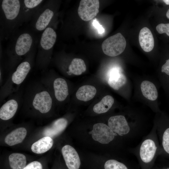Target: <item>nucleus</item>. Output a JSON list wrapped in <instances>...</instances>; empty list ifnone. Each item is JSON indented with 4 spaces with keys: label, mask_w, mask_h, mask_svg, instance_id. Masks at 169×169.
I'll use <instances>...</instances> for the list:
<instances>
[{
    "label": "nucleus",
    "mask_w": 169,
    "mask_h": 169,
    "mask_svg": "<svg viewBox=\"0 0 169 169\" xmlns=\"http://www.w3.org/2000/svg\"><path fill=\"white\" fill-rule=\"evenodd\" d=\"M108 125L119 136L128 138L129 140L138 135L141 130L137 125L129 123L125 117L122 115L110 117Z\"/></svg>",
    "instance_id": "nucleus-5"
},
{
    "label": "nucleus",
    "mask_w": 169,
    "mask_h": 169,
    "mask_svg": "<svg viewBox=\"0 0 169 169\" xmlns=\"http://www.w3.org/2000/svg\"><path fill=\"white\" fill-rule=\"evenodd\" d=\"M86 66L84 61L79 58H74L71 61L66 73L68 75H80L85 72Z\"/></svg>",
    "instance_id": "nucleus-21"
},
{
    "label": "nucleus",
    "mask_w": 169,
    "mask_h": 169,
    "mask_svg": "<svg viewBox=\"0 0 169 169\" xmlns=\"http://www.w3.org/2000/svg\"><path fill=\"white\" fill-rule=\"evenodd\" d=\"M128 151L142 163L148 165L152 163L161 152L155 124L150 132L143 138L137 146L129 148Z\"/></svg>",
    "instance_id": "nucleus-2"
},
{
    "label": "nucleus",
    "mask_w": 169,
    "mask_h": 169,
    "mask_svg": "<svg viewBox=\"0 0 169 169\" xmlns=\"http://www.w3.org/2000/svg\"><path fill=\"white\" fill-rule=\"evenodd\" d=\"M33 41L31 35L28 33H24L19 36L16 43L15 51L18 56H23L29 50Z\"/></svg>",
    "instance_id": "nucleus-15"
},
{
    "label": "nucleus",
    "mask_w": 169,
    "mask_h": 169,
    "mask_svg": "<svg viewBox=\"0 0 169 169\" xmlns=\"http://www.w3.org/2000/svg\"><path fill=\"white\" fill-rule=\"evenodd\" d=\"M141 89L143 95L147 99L154 101L158 97V92L155 85L151 82L143 81L141 84Z\"/></svg>",
    "instance_id": "nucleus-19"
},
{
    "label": "nucleus",
    "mask_w": 169,
    "mask_h": 169,
    "mask_svg": "<svg viewBox=\"0 0 169 169\" xmlns=\"http://www.w3.org/2000/svg\"><path fill=\"white\" fill-rule=\"evenodd\" d=\"M62 153L69 169H79L80 161L78 154L74 147L66 145L62 147Z\"/></svg>",
    "instance_id": "nucleus-10"
},
{
    "label": "nucleus",
    "mask_w": 169,
    "mask_h": 169,
    "mask_svg": "<svg viewBox=\"0 0 169 169\" xmlns=\"http://www.w3.org/2000/svg\"><path fill=\"white\" fill-rule=\"evenodd\" d=\"M57 35L54 30L48 27L44 30L40 39V45L45 50L51 49L54 45L56 39Z\"/></svg>",
    "instance_id": "nucleus-16"
},
{
    "label": "nucleus",
    "mask_w": 169,
    "mask_h": 169,
    "mask_svg": "<svg viewBox=\"0 0 169 169\" xmlns=\"http://www.w3.org/2000/svg\"><path fill=\"white\" fill-rule=\"evenodd\" d=\"M53 12L49 9H45L40 15L35 24L37 29L42 31L45 29L54 15Z\"/></svg>",
    "instance_id": "nucleus-24"
},
{
    "label": "nucleus",
    "mask_w": 169,
    "mask_h": 169,
    "mask_svg": "<svg viewBox=\"0 0 169 169\" xmlns=\"http://www.w3.org/2000/svg\"><path fill=\"white\" fill-rule=\"evenodd\" d=\"M161 141L163 150L165 152L169 154V127L162 131Z\"/></svg>",
    "instance_id": "nucleus-26"
},
{
    "label": "nucleus",
    "mask_w": 169,
    "mask_h": 169,
    "mask_svg": "<svg viewBox=\"0 0 169 169\" xmlns=\"http://www.w3.org/2000/svg\"><path fill=\"white\" fill-rule=\"evenodd\" d=\"M166 4L169 5V0H163L162 1Z\"/></svg>",
    "instance_id": "nucleus-33"
},
{
    "label": "nucleus",
    "mask_w": 169,
    "mask_h": 169,
    "mask_svg": "<svg viewBox=\"0 0 169 169\" xmlns=\"http://www.w3.org/2000/svg\"><path fill=\"white\" fill-rule=\"evenodd\" d=\"M98 0H81L78 8V14L83 20L88 21L95 17L99 12Z\"/></svg>",
    "instance_id": "nucleus-9"
},
{
    "label": "nucleus",
    "mask_w": 169,
    "mask_h": 169,
    "mask_svg": "<svg viewBox=\"0 0 169 169\" xmlns=\"http://www.w3.org/2000/svg\"><path fill=\"white\" fill-rule=\"evenodd\" d=\"M68 123L67 120L64 118L58 119L45 129L43 134L45 136L50 137L56 136L64 130Z\"/></svg>",
    "instance_id": "nucleus-13"
},
{
    "label": "nucleus",
    "mask_w": 169,
    "mask_h": 169,
    "mask_svg": "<svg viewBox=\"0 0 169 169\" xmlns=\"http://www.w3.org/2000/svg\"><path fill=\"white\" fill-rule=\"evenodd\" d=\"M29 61L21 63L16 69L11 73L5 82L1 86L0 102H2L10 95L17 92L31 69Z\"/></svg>",
    "instance_id": "nucleus-3"
},
{
    "label": "nucleus",
    "mask_w": 169,
    "mask_h": 169,
    "mask_svg": "<svg viewBox=\"0 0 169 169\" xmlns=\"http://www.w3.org/2000/svg\"><path fill=\"white\" fill-rule=\"evenodd\" d=\"M104 168L105 169H128L124 163L113 159L107 160L105 164Z\"/></svg>",
    "instance_id": "nucleus-25"
},
{
    "label": "nucleus",
    "mask_w": 169,
    "mask_h": 169,
    "mask_svg": "<svg viewBox=\"0 0 169 169\" xmlns=\"http://www.w3.org/2000/svg\"><path fill=\"white\" fill-rule=\"evenodd\" d=\"M96 91L94 86L88 85H84L79 88L76 92V96L78 99L87 101L94 97Z\"/></svg>",
    "instance_id": "nucleus-20"
},
{
    "label": "nucleus",
    "mask_w": 169,
    "mask_h": 169,
    "mask_svg": "<svg viewBox=\"0 0 169 169\" xmlns=\"http://www.w3.org/2000/svg\"><path fill=\"white\" fill-rule=\"evenodd\" d=\"M93 25L97 29L99 33L101 34L105 32V29L102 25L100 24L98 21L95 18L93 22Z\"/></svg>",
    "instance_id": "nucleus-31"
},
{
    "label": "nucleus",
    "mask_w": 169,
    "mask_h": 169,
    "mask_svg": "<svg viewBox=\"0 0 169 169\" xmlns=\"http://www.w3.org/2000/svg\"><path fill=\"white\" fill-rule=\"evenodd\" d=\"M156 29L159 34L166 33L169 37V23H161L158 24Z\"/></svg>",
    "instance_id": "nucleus-27"
},
{
    "label": "nucleus",
    "mask_w": 169,
    "mask_h": 169,
    "mask_svg": "<svg viewBox=\"0 0 169 169\" xmlns=\"http://www.w3.org/2000/svg\"><path fill=\"white\" fill-rule=\"evenodd\" d=\"M169 169V167H168L167 168H165V169Z\"/></svg>",
    "instance_id": "nucleus-34"
},
{
    "label": "nucleus",
    "mask_w": 169,
    "mask_h": 169,
    "mask_svg": "<svg viewBox=\"0 0 169 169\" xmlns=\"http://www.w3.org/2000/svg\"><path fill=\"white\" fill-rule=\"evenodd\" d=\"M90 133L94 140L104 144H108L112 142L115 137L118 135L108 125L100 123L94 124Z\"/></svg>",
    "instance_id": "nucleus-8"
},
{
    "label": "nucleus",
    "mask_w": 169,
    "mask_h": 169,
    "mask_svg": "<svg viewBox=\"0 0 169 169\" xmlns=\"http://www.w3.org/2000/svg\"><path fill=\"white\" fill-rule=\"evenodd\" d=\"M108 78V84L116 90L123 86L127 81L126 76L118 68L111 69L109 72Z\"/></svg>",
    "instance_id": "nucleus-11"
},
{
    "label": "nucleus",
    "mask_w": 169,
    "mask_h": 169,
    "mask_svg": "<svg viewBox=\"0 0 169 169\" xmlns=\"http://www.w3.org/2000/svg\"><path fill=\"white\" fill-rule=\"evenodd\" d=\"M2 7L6 18L13 20L18 15L20 9V3L18 0H4Z\"/></svg>",
    "instance_id": "nucleus-14"
},
{
    "label": "nucleus",
    "mask_w": 169,
    "mask_h": 169,
    "mask_svg": "<svg viewBox=\"0 0 169 169\" xmlns=\"http://www.w3.org/2000/svg\"><path fill=\"white\" fill-rule=\"evenodd\" d=\"M114 102V99L112 96L106 95L100 101L94 105L93 108V110L97 114L105 113L111 107Z\"/></svg>",
    "instance_id": "nucleus-22"
},
{
    "label": "nucleus",
    "mask_w": 169,
    "mask_h": 169,
    "mask_svg": "<svg viewBox=\"0 0 169 169\" xmlns=\"http://www.w3.org/2000/svg\"><path fill=\"white\" fill-rule=\"evenodd\" d=\"M23 90L21 88L17 92L10 95L5 100L0 109L1 120H8L14 116L20 103L23 102Z\"/></svg>",
    "instance_id": "nucleus-6"
},
{
    "label": "nucleus",
    "mask_w": 169,
    "mask_h": 169,
    "mask_svg": "<svg viewBox=\"0 0 169 169\" xmlns=\"http://www.w3.org/2000/svg\"><path fill=\"white\" fill-rule=\"evenodd\" d=\"M139 40L140 46L144 51L149 52L153 49L154 46V38L148 28L145 27L140 30Z\"/></svg>",
    "instance_id": "nucleus-12"
},
{
    "label": "nucleus",
    "mask_w": 169,
    "mask_h": 169,
    "mask_svg": "<svg viewBox=\"0 0 169 169\" xmlns=\"http://www.w3.org/2000/svg\"><path fill=\"white\" fill-rule=\"evenodd\" d=\"M161 72L166 77L169 78V58L165 61L161 68Z\"/></svg>",
    "instance_id": "nucleus-29"
},
{
    "label": "nucleus",
    "mask_w": 169,
    "mask_h": 169,
    "mask_svg": "<svg viewBox=\"0 0 169 169\" xmlns=\"http://www.w3.org/2000/svg\"><path fill=\"white\" fill-rule=\"evenodd\" d=\"M126 41L120 33H117L105 39L102 43L101 47L105 54L111 57L118 56L124 50Z\"/></svg>",
    "instance_id": "nucleus-7"
},
{
    "label": "nucleus",
    "mask_w": 169,
    "mask_h": 169,
    "mask_svg": "<svg viewBox=\"0 0 169 169\" xmlns=\"http://www.w3.org/2000/svg\"><path fill=\"white\" fill-rule=\"evenodd\" d=\"M166 16L168 19H169V8L166 12Z\"/></svg>",
    "instance_id": "nucleus-32"
},
{
    "label": "nucleus",
    "mask_w": 169,
    "mask_h": 169,
    "mask_svg": "<svg viewBox=\"0 0 169 169\" xmlns=\"http://www.w3.org/2000/svg\"><path fill=\"white\" fill-rule=\"evenodd\" d=\"M53 144V141L51 137L45 136L33 143L31 147V150L35 153L42 154L50 149Z\"/></svg>",
    "instance_id": "nucleus-18"
},
{
    "label": "nucleus",
    "mask_w": 169,
    "mask_h": 169,
    "mask_svg": "<svg viewBox=\"0 0 169 169\" xmlns=\"http://www.w3.org/2000/svg\"><path fill=\"white\" fill-rule=\"evenodd\" d=\"M27 132L26 130L24 127L18 128L6 136L5 139V142L10 146L20 143L25 137Z\"/></svg>",
    "instance_id": "nucleus-17"
},
{
    "label": "nucleus",
    "mask_w": 169,
    "mask_h": 169,
    "mask_svg": "<svg viewBox=\"0 0 169 169\" xmlns=\"http://www.w3.org/2000/svg\"><path fill=\"white\" fill-rule=\"evenodd\" d=\"M9 164L12 169H23L26 164V157L19 153H13L9 156Z\"/></svg>",
    "instance_id": "nucleus-23"
},
{
    "label": "nucleus",
    "mask_w": 169,
    "mask_h": 169,
    "mask_svg": "<svg viewBox=\"0 0 169 169\" xmlns=\"http://www.w3.org/2000/svg\"><path fill=\"white\" fill-rule=\"evenodd\" d=\"M23 103L26 108L45 115L52 110L54 101L40 80L27 85L23 91Z\"/></svg>",
    "instance_id": "nucleus-1"
},
{
    "label": "nucleus",
    "mask_w": 169,
    "mask_h": 169,
    "mask_svg": "<svg viewBox=\"0 0 169 169\" xmlns=\"http://www.w3.org/2000/svg\"><path fill=\"white\" fill-rule=\"evenodd\" d=\"M23 169H42L41 164L38 161L31 162Z\"/></svg>",
    "instance_id": "nucleus-30"
},
{
    "label": "nucleus",
    "mask_w": 169,
    "mask_h": 169,
    "mask_svg": "<svg viewBox=\"0 0 169 169\" xmlns=\"http://www.w3.org/2000/svg\"><path fill=\"white\" fill-rule=\"evenodd\" d=\"M42 1L41 0H25L24 2L27 8H31L38 6Z\"/></svg>",
    "instance_id": "nucleus-28"
},
{
    "label": "nucleus",
    "mask_w": 169,
    "mask_h": 169,
    "mask_svg": "<svg viewBox=\"0 0 169 169\" xmlns=\"http://www.w3.org/2000/svg\"><path fill=\"white\" fill-rule=\"evenodd\" d=\"M55 100L64 101L69 95V89L66 80L61 77L54 76L49 72L42 76L40 79Z\"/></svg>",
    "instance_id": "nucleus-4"
}]
</instances>
